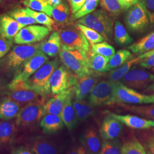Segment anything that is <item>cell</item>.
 <instances>
[{"mask_svg": "<svg viewBox=\"0 0 154 154\" xmlns=\"http://www.w3.org/2000/svg\"><path fill=\"white\" fill-rule=\"evenodd\" d=\"M60 58L65 66L78 78L92 73L88 65V53L80 50L61 48Z\"/></svg>", "mask_w": 154, "mask_h": 154, "instance_id": "6da1fadb", "label": "cell"}, {"mask_svg": "<svg viewBox=\"0 0 154 154\" xmlns=\"http://www.w3.org/2000/svg\"><path fill=\"white\" fill-rule=\"evenodd\" d=\"M58 65L59 61L57 58L45 63L26 81L27 86L46 98L51 93L50 78Z\"/></svg>", "mask_w": 154, "mask_h": 154, "instance_id": "7a4b0ae2", "label": "cell"}, {"mask_svg": "<svg viewBox=\"0 0 154 154\" xmlns=\"http://www.w3.org/2000/svg\"><path fill=\"white\" fill-rule=\"evenodd\" d=\"M6 94L15 100L21 107L32 103H42L46 102L44 97L29 88L26 82L14 78L8 86Z\"/></svg>", "mask_w": 154, "mask_h": 154, "instance_id": "3957f363", "label": "cell"}, {"mask_svg": "<svg viewBox=\"0 0 154 154\" xmlns=\"http://www.w3.org/2000/svg\"><path fill=\"white\" fill-rule=\"evenodd\" d=\"M77 22L97 31L106 39L111 40L114 20L104 10L94 11L79 19Z\"/></svg>", "mask_w": 154, "mask_h": 154, "instance_id": "277c9868", "label": "cell"}, {"mask_svg": "<svg viewBox=\"0 0 154 154\" xmlns=\"http://www.w3.org/2000/svg\"><path fill=\"white\" fill-rule=\"evenodd\" d=\"M142 105L151 103L150 95L140 93L118 81L115 82L111 105L114 104Z\"/></svg>", "mask_w": 154, "mask_h": 154, "instance_id": "5b68a950", "label": "cell"}, {"mask_svg": "<svg viewBox=\"0 0 154 154\" xmlns=\"http://www.w3.org/2000/svg\"><path fill=\"white\" fill-rule=\"evenodd\" d=\"M40 50V44L20 45L13 47L5 60L7 69L18 70Z\"/></svg>", "mask_w": 154, "mask_h": 154, "instance_id": "8992f818", "label": "cell"}, {"mask_svg": "<svg viewBox=\"0 0 154 154\" xmlns=\"http://www.w3.org/2000/svg\"><path fill=\"white\" fill-rule=\"evenodd\" d=\"M125 20L127 29L134 33L143 32L149 25L147 10L141 2L128 9Z\"/></svg>", "mask_w": 154, "mask_h": 154, "instance_id": "52a82bcc", "label": "cell"}, {"mask_svg": "<svg viewBox=\"0 0 154 154\" xmlns=\"http://www.w3.org/2000/svg\"><path fill=\"white\" fill-rule=\"evenodd\" d=\"M59 34L62 48L80 50L89 54L90 46L88 40L74 25L62 29Z\"/></svg>", "mask_w": 154, "mask_h": 154, "instance_id": "ba28073f", "label": "cell"}, {"mask_svg": "<svg viewBox=\"0 0 154 154\" xmlns=\"http://www.w3.org/2000/svg\"><path fill=\"white\" fill-rule=\"evenodd\" d=\"M78 77L65 66L58 67L50 78L51 93L56 95L72 88L78 81Z\"/></svg>", "mask_w": 154, "mask_h": 154, "instance_id": "9c48e42d", "label": "cell"}, {"mask_svg": "<svg viewBox=\"0 0 154 154\" xmlns=\"http://www.w3.org/2000/svg\"><path fill=\"white\" fill-rule=\"evenodd\" d=\"M154 81V75L139 66H134L122 79L123 85L130 88H147Z\"/></svg>", "mask_w": 154, "mask_h": 154, "instance_id": "30bf717a", "label": "cell"}, {"mask_svg": "<svg viewBox=\"0 0 154 154\" xmlns=\"http://www.w3.org/2000/svg\"><path fill=\"white\" fill-rule=\"evenodd\" d=\"M44 105L32 103L22 107L16 116V126L29 127L38 124L46 114Z\"/></svg>", "mask_w": 154, "mask_h": 154, "instance_id": "8fae6325", "label": "cell"}, {"mask_svg": "<svg viewBox=\"0 0 154 154\" xmlns=\"http://www.w3.org/2000/svg\"><path fill=\"white\" fill-rule=\"evenodd\" d=\"M114 86L115 82L109 80L98 83L90 93L88 103L93 107L110 105Z\"/></svg>", "mask_w": 154, "mask_h": 154, "instance_id": "7c38bea8", "label": "cell"}, {"mask_svg": "<svg viewBox=\"0 0 154 154\" xmlns=\"http://www.w3.org/2000/svg\"><path fill=\"white\" fill-rule=\"evenodd\" d=\"M49 29L39 25H29L22 28L14 38V42L18 45H30L39 42L46 37Z\"/></svg>", "mask_w": 154, "mask_h": 154, "instance_id": "4fadbf2b", "label": "cell"}, {"mask_svg": "<svg viewBox=\"0 0 154 154\" xmlns=\"http://www.w3.org/2000/svg\"><path fill=\"white\" fill-rule=\"evenodd\" d=\"M102 73L94 72L90 74L78 78L77 83L73 86L74 99L84 100L94 87L99 82Z\"/></svg>", "mask_w": 154, "mask_h": 154, "instance_id": "5bb4252c", "label": "cell"}, {"mask_svg": "<svg viewBox=\"0 0 154 154\" xmlns=\"http://www.w3.org/2000/svg\"><path fill=\"white\" fill-rule=\"evenodd\" d=\"M49 60V58L41 50H39L35 55L26 61L22 66V70L18 72L14 77L26 82L28 79L37 72Z\"/></svg>", "mask_w": 154, "mask_h": 154, "instance_id": "9a60e30c", "label": "cell"}, {"mask_svg": "<svg viewBox=\"0 0 154 154\" xmlns=\"http://www.w3.org/2000/svg\"><path fill=\"white\" fill-rule=\"evenodd\" d=\"M122 124L115 118L107 114L99 128L100 137L105 141L116 139L122 132Z\"/></svg>", "mask_w": 154, "mask_h": 154, "instance_id": "2e32d148", "label": "cell"}, {"mask_svg": "<svg viewBox=\"0 0 154 154\" xmlns=\"http://www.w3.org/2000/svg\"><path fill=\"white\" fill-rule=\"evenodd\" d=\"M106 112L117 120L122 122L128 127L137 130H146L154 127V121L130 114L120 115L110 111Z\"/></svg>", "mask_w": 154, "mask_h": 154, "instance_id": "e0dca14e", "label": "cell"}, {"mask_svg": "<svg viewBox=\"0 0 154 154\" xmlns=\"http://www.w3.org/2000/svg\"><path fill=\"white\" fill-rule=\"evenodd\" d=\"M82 146L88 154H99L101 149V139L95 128L89 127L81 137Z\"/></svg>", "mask_w": 154, "mask_h": 154, "instance_id": "ac0fdd59", "label": "cell"}, {"mask_svg": "<svg viewBox=\"0 0 154 154\" xmlns=\"http://www.w3.org/2000/svg\"><path fill=\"white\" fill-rule=\"evenodd\" d=\"M72 94H74L73 87L56 94L53 98L46 101L44 105L46 114H50L61 116L66 99Z\"/></svg>", "mask_w": 154, "mask_h": 154, "instance_id": "d6986e66", "label": "cell"}, {"mask_svg": "<svg viewBox=\"0 0 154 154\" xmlns=\"http://www.w3.org/2000/svg\"><path fill=\"white\" fill-rule=\"evenodd\" d=\"M23 26L20 24L12 17L8 14L0 15V35L13 40L17 34Z\"/></svg>", "mask_w": 154, "mask_h": 154, "instance_id": "ffe728a7", "label": "cell"}, {"mask_svg": "<svg viewBox=\"0 0 154 154\" xmlns=\"http://www.w3.org/2000/svg\"><path fill=\"white\" fill-rule=\"evenodd\" d=\"M21 107L11 97L7 95L0 100V119L10 121L16 118Z\"/></svg>", "mask_w": 154, "mask_h": 154, "instance_id": "44dd1931", "label": "cell"}, {"mask_svg": "<svg viewBox=\"0 0 154 154\" xmlns=\"http://www.w3.org/2000/svg\"><path fill=\"white\" fill-rule=\"evenodd\" d=\"M74 97V94H72L66 99L61 114V118L64 125L69 131L74 129L78 121L75 111L72 105V99Z\"/></svg>", "mask_w": 154, "mask_h": 154, "instance_id": "7402d4cb", "label": "cell"}, {"mask_svg": "<svg viewBox=\"0 0 154 154\" xmlns=\"http://www.w3.org/2000/svg\"><path fill=\"white\" fill-rule=\"evenodd\" d=\"M16 123L9 121H0V147L10 146L14 141L16 133Z\"/></svg>", "mask_w": 154, "mask_h": 154, "instance_id": "603a6c76", "label": "cell"}, {"mask_svg": "<svg viewBox=\"0 0 154 154\" xmlns=\"http://www.w3.org/2000/svg\"><path fill=\"white\" fill-rule=\"evenodd\" d=\"M61 39L59 33L54 32L47 40L40 43V50L50 57H54L61 51Z\"/></svg>", "mask_w": 154, "mask_h": 154, "instance_id": "cb8c5ba5", "label": "cell"}, {"mask_svg": "<svg viewBox=\"0 0 154 154\" xmlns=\"http://www.w3.org/2000/svg\"><path fill=\"white\" fill-rule=\"evenodd\" d=\"M63 122L61 116L46 114L40 122V126L43 132L47 134H54L63 127Z\"/></svg>", "mask_w": 154, "mask_h": 154, "instance_id": "d4e9b609", "label": "cell"}, {"mask_svg": "<svg viewBox=\"0 0 154 154\" xmlns=\"http://www.w3.org/2000/svg\"><path fill=\"white\" fill-rule=\"evenodd\" d=\"M128 48L133 53L140 55L154 49V31L130 45Z\"/></svg>", "mask_w": 154, "mask_h": 154, "instance_id": "484cf974", "label": "cell"}, {"mask_svg": "<svg viewBox=\"0 0 154 154\" xmlns=\"http://www.w3.org/2000/svg\"><path fill=\"white\" fill-rule=\"evenodd\" d=\"M30 149L35 154H57L54 144L44 138H37L31 143Z\"/></svg>", "mask_w": 154, "mask_h": 154, "instance_id": "4316f807", "label": "cell"}, {"mask_svg": "<svg viewBox=\"0 0 154 154\" xmlns=\"http://www.w3.org/2000/svg\"><path fill=\"white\" fill-rule=\"evenodd\" d=\"M117 105L126 111L141 116L146 119L154 121V105L136 106L123 103Z\"/></svg>", "mask_w": 154, "mask_h": 154, "instance_id": "83f0119b", "label": "cell"}, {"mask_svg": "<svg viewBox=\"0 0 154 154\" xmlns=\"http://www.w3.org/2000/svg\"><path fill=\"white\" fill-rule=\"evenodd\" d=\"M72 105L75 111L78 121L82 122L92 116L95 114L93 106L85 100L74 99Z\"/></svg>", "mask_w": 154, "mask_h": 154, "instance_id": "f1b7e54d", "label": "cell"}, {"mask_svg": "<svg viewBox=\"0 0 154 154\" xmlns=\"http://www.w3.org/2000/svg\"><path fill=\"white\" fill-rule=\"evenodd\" d=\"M139 60V57L135 58H132L122 66L109 72L107 76L109 80L114 82L119 81L130 71V70L131 69V67L134 65L138 63Z\"/></svg>", "mask_w": 154, "mask_h": 154, "instance_id": "f546056e", "label": "cell"}, {"mask_svg": "<svg viewBox=\"0 0 154 154\" xmlns=\"http://www.w3.org/2000/svg\"><path fill=\"white\" fill-rule=\"evenodd\" d=\"M114 40L119 46H128L134 42V39L127 31L126 29L119 21L114 24Z\"/></svg>", "mask_w": 154, "mask_h": 154, "instance_id": "4dcf8cb0", "label": "cell"}, {"mask_svg": "<svg viewBox=\"0 0 154 154\" xmlns=\"http://www.w3.org/2000/svg\"><path fill=\"white\" fill-rule=\"evenodd\" d=\"M88 65L91 70L94 72L103 73L109 72L107 65L109 58L98 54L91 53L88 55Z\"/></svg>", "mask_w": 154, "mask_h": 154, "instance_id": "1f68e13d", "label": "cell"}, {"mask_svg": "<svg viewBox=\"0 0 154 154\" xmlns=\"http://www.w3.org/2000/svg\"><path fill=\"white\" fill-rule=\"evenodd\" d=\"M70 9L65 1L62 2L59 5L53 8L52 16L54 21L58 24L66 23L69 20Z\"/></svg>", "mask_w": 154, "mask_h": 154, "instance_id": "d6a6232c", "label": "cell"}, {"mask_svg": "<svg viewBox=\"0 0 154 154\" xmlns=\"http://www.w3.org/2000/svg\"><path fill=\"white\" fill-rule=\"evenodd\" d=\"M132 55L127 50H120L116 53L109 61L107 68L109 71L122 66L132 59Z\"/></svg>", "mask_w": 154, "mask_h": 154, "instance_id": "836d02e7", "label": "cell"}, {"mask_svg": "<svg viewBox=\"0 0 154 154\" xmlns=\"http://www.w3.org/2000/svg\"><path fill=\"white\" fill-rule=\"evenodd\" d=\"M121 154H147L145 147L137 138H132L122 145Z\"/></svg>", "mask_w": 154, "mask_h": 154, "instance_id": "e575fe53", "label": "cell"}, {"mask_svg": "<svg viewBox=\"0 0 154 154\" xmlns=\"http://www.w3.org/2000/svg\"><path fill=\"white\" fill-rule=\"evenodd\" d=\"M23 5L34 11H41L52 16L53 7L45 0H23Z\"/></svg>", "mask_w": 154, "mask_h": 154, "instance_id": "d590c367", "label": "cell"}, {"mask_svg": "<svg viewBox=\"0 0 154 154\" xmlns=\"http://www.w3.org/2000/svg\"><path fill=\"white\" fill-rule=\"evenodd\" d=\"M74 26L82 32L90 44L100 43L105 39V38L101 34L91 28L87 27L77 22L74 24Z\"/></svg>", "mask_w": 154, "mask_h": 154, "instance_id": "8d00e7d4", "label": "cell"}, {"mask_svg": "<svg viewBox=\"0 0 154 154\" xmlns=\"http://www.w3.org/2000/svg\"><path fill=\"white\" fill-rule=\"evenodd\" d=\"M9 16L15 19L17 22L24 27L26 25L37 23L35 20L26 13L24 9H16L8 13Z\"/></svg>", "mask_w": 154, "mask_h": 154, "instance_id": "74e56055", "label": "cell"}, {"mask_svg": "<svg viewBox=\"0 0 154 154\" xmlns=\"http://www.w3.org/2000/svg\"><path fill=\"white\" fill-rule=\"evenodd\" d=\"M101 8L112 17L118 16L123 11L118 0H99Z\"/></svg>", "mask_w": 154, "mask_h": 154, "instance_id": "f35d334b", "label": "cell"}, {"mask_svg": "<svg viewBox=\"0 0 154 154\" xmlns=\"http://www.w3.org/2000/svg\"><path fill=\"white\" fill-rule=\"evenodd\" d=\"M24 11L29 15L33 17L37 23L45 25L47 28L49 29L50 30L53 29V26L55 24V21L46 13L44 12L34 11L28 8L24 9Z\"/></svg>", "mask_w": 154, "mask_h": 154, "instance_id": "ab89813d", "label": "cell"}, {"mask_svg": "<svg viewBox=\"0 0 154 154\" xmlns=\"http://www.w3.org/2000/svg\"><path fill=\"white\" fill-rule=\"evenodd\" d=\"M99 2V0H86L81 9L77 13L72 14L70 21H74L93 12Z\"/></svg>", "mask_w": 154, "mask_h": 154, "instance_id": "60d3db41", "label": "cell"}, {"mask_svg": "<svg viewBox=\"0 0 154 154\" xmlns=\"http://www.w3.org/2000/svg\"><path fill=\"white\" fill-rule=\"evenodd\" d=\"M122 143L120 140L115 139L105 141L99 154H121Z\"/></svg>", "mask_w": 154, "mask_h": 154, "instance_id": "b9f144b4", "label": "cell"}, {"mask_svg": "<svg viewBox=\"0 0 154 154\" xmlns=\"http://www.w3.org/2000/svg\"><path fill=\"white\" fill-rule=\"evenodd\" d=\"M91 53L98 54L110 59L116 53L114 48L107 42L91 45Z\"/></svg>", "mask_w": 154, "mask_h": 154, "instance_id": "7bdbcfd3", "label": "cell"}, {"mask_svg": "<svg viewBox=\"0 0 154 154\" xmlns=\"http://www.w3.org/2000/svg\"><path fill=\"white\" fill-rule=\"evenodd\" d=\"M139 66L146 69L154 68V49L139 55Z\"/></svg>", "mask_w": 154, "mask_h": 154, "instance_id": "ee69618b", "label": "cell"}, {"mask_svg": "<svg viewBox=\"0 0 154 154\" xmlns=\"http://www.w3.org/2000/svg\"><path fill=\"white\" fill-rule=\"evenodd\" d=\"M13 41L12 39L5 38L0 35V59L11 49Z\"/></svg>", "mask_w": 154, "mask_h": 154, "instance_id": "f6af8a7d", "label": "cell"}, {"mask_svg": "<svg viewBox=\"0 0 154 154\" xmlns=\"http://www.w3.org/2000/svg\"><path fill=\"white\" fill-rule=\"evenodd\" d=\"M144 143L147 152L154 154V133L147 134L145 135Z\"/></svg>", "mask_w": 154, "mask_h": 154, "instance_id": "bcb514c9", "label": "cell"}, {"mask_svg": "<svg viewBox=\"0 0 154 154\" xmlns=\"http://www.w3.org/2000/svg\"><path fill=\"white\" fill-rule=\"evenodd\" d=\"M86 0H69L72 14L77 13L82 7Z\"/></svg>", "mask_w": 154, "mask_h": 154, "instance_id": "7dc6e473", "label": "cell"}, {"mask_svg": "<svg viewBox=\"0 0 154 154\" xmlns=\"http://www.w3.org/2000/svg\"><path fill=\"white\" fill-rule=\"evenodd\" d=\"M141 0H118L123 11L128 10L132 6L140 2Z\"/></svg>", "mask_w": 154, "mask_h": 154, "instance_id": "c3c4849f", "label": "cell"}, {"mask_svg": "<svg viewBox=\"0 0 154 154\" xmlns=\"http://www.w3.org/2000/svg\"><path fill=\"white\" fill-rule=\"evenodd\" d=\"M11 154H35L30 149L25 147H18L13 149Z\"/></svg>", "mask_w": 154, "mask_h": 154, "instance_id": "681fc988", "label": "cell"}, {"mask_svg": "<svg viewBox=\"0 0 154 154\" xmlns=\"http://www.w3.org/2000/svg\"><path fill=\"white\" fill-rule=\"evenodd\" d=\"M67 154H88L82 146H75L70 149Z\"/></svg>", "mask_w": 154, "mask_h": 154, "instance_id": "f907efd6", "label": "cell"}, {"mask_svg": "<svg viewBox=\"0 0 154 154\" xmlns=\"http://www.w3.org/2000/svg\"><path fill=\"white\" fill-rule=\"evenodd\" d=\"M147 11L154 12V0H141Z\"/></svg>", "mask_w": 154, "mask_h": 154, "instance_id": "816d5d0a", "label": "cell"}, {"mask_svg": "<svg viewBox=\"0 0 154 154\" xmlns=\"http://www.w3.org/2000/svg\"><path fill=\"white\" fill-rule=\"evenodd\" d=\"M147 91L149 92L151 94L150 95L151 99V103H154V83L149 85L147 88Z\"/></svg>", "mask_w": 154, "mask_h": 154, "instance_id": "f5cc1de1", "label": "cell"}, {"mask_svg": "<svg viewBox=\"0 0 154 154\" xmlns=\"http://www.w3.org/2000/svg\"><path fill=\"white\" fill-rule=\"evenodd\" d=\"M45 1L47 2L53 8H54L57 6L59 5L62 2V0H45Z\"/></svg>", "mask_w": 154, "mask_h": 154, "instance_id": "db71d44e", "label": "cell"}, {"mask_svg": "<svg viewBox=\"0 0 154 154\" xmlns=\"http://www.w3.org/2000/svg\"><path fill=\"white\" fill-rule=\"evenodd\" d=\"M147 14L149 16V23L151 25V26L154 28V12H151L147 11Z\"/></svg>", "mask_w": 154, "mask_h": 154, "instance_id": "11a10c76", "label": "cell"}, {"mask_svg": "<svg viewBox=\"0 0 154 154\" xmlns=\"http://www.w3.org/2000/svg\"><path fill=\"white\" fill-rule=\"evenodd\" d=\"M4 86H5L4 80L1 77H0V90L3 88Z\"/></svg>", "mask_w": 154, "mask_h": 154, "instance_id": "9f6ffc18", "label": "cell"}, {"mask_svg": "<svg viewBox=\"0 0 154 154\" xmlns=\"http://www.w3.org/2000/svg\"><path fill=\"white\" fill-rule=\"evenodd\" d=\"M13 1H14V0H0V4H4L5 3Z\"/></svg>", "mask_w": 154, "mask_h": 154, "instance_id": "6f0895ef", "label": "cell"}, {"mask_svg": "<svg viewBox=\"0 0 154 154\" xmlns=\"http://www.w3.org/2000/svg\"><path fill=\"white\" fill-rule=\"evenodd\" d=\"M147 154H151V153H149V152H147Z\"/></svg>", "mask_w": 154, "mask_h": 154, "instance_id": "680465c9", "label": "cell"}, {"mask_svg": "<svg viewBox=\"0 0 154 154\" xmlns=\"http://www.w3.org/2000/svg\"><path fill=\"white\" fill-rule=\"evenodd\" d=\"M153 70H154V71H153V72H154V68H153Z\"/></svg>", "mask_w": 154, "mask_h": 154, "instance_id": "91938a15", "label": "cell"}]
</instances>
